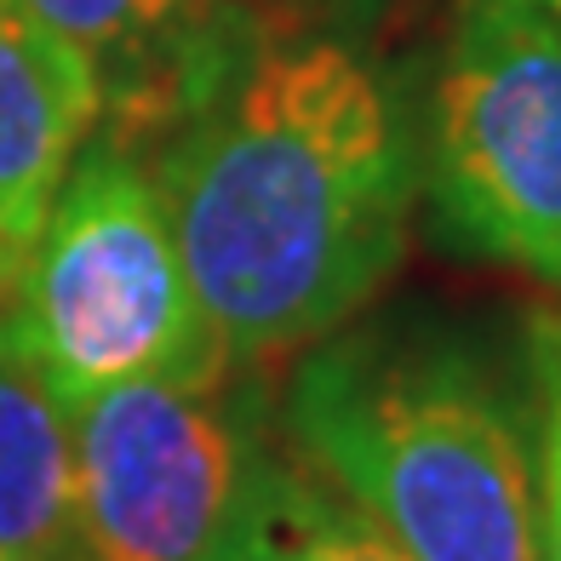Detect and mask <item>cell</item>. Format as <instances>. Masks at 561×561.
I'll use <instances>...</instances> for the list:
<instances>
[{
	"label": "cell",
	"mask_w": 561,
	"mask_h": 561,
	"mask_svg": "<svg viewBox=\"0 0 561 561\" xmlns=\"http://www.w3.org/2000/svg\"><path fill=\"white\" fill-rule=\"evenodd\" d=\"M156 178L229 362L316 350L407 247L419 161L390 87L339 41H275L190 81Z\"/></svg>",
	"instance_id": "6da1fadb"
},
{
	"label": "cell",
	"mask_w": 561,
	"mask_h": 561,
	"mask_svg": "<svg viewBox=\"0 0 561 561\" xmlns=\"http://www.w3.org/2000/svg\"><path fill=\"white\" fill-rule=\"evenodd\" d=\"M287 430L304 465L413 561H545L539 442L458 339L339 327L298 362Z\"/></svg>",
	"instance_id": "7a4b0ae2"
},
{
	"label": "cell",
	"mask_w": 561,
	"mask_h": 561,
	"mask_svg": "<svg viewBox=\"0 0 561 561\" xmlns=\"http://www.w3.org/2000/svg\"><path fill=\"white\" fill-rule=\"evenodd\" d=\"M64 401L121 385H224L156 161L92 133L0 304Z\"/></svg>",
	"instance_id": "3957f363"
},
{
	"label": "cell",
	"mask_w": 561,
	"mask_h": 561,
	"mask_svg": "<svg viewBox=\"0 0 561 561\" xmlns=\"http://www.w3.org/2000/svg\"><path fill=\"white\" fill-rule=\"evenodd\" d=\"M430 190L465 247L561 287V30L522 0H470L458 18Z\"/></svg>",
	"instance_id": "277c9868"
},
{
	"label": "cell",
	"mask_w": 561,
	"mask_h": 561,
	"mask_svg": "<svg viewBox=\"0 0 561 561\" xmlns=\"http://www.w3.org/2000/svg\"><path fill=\"white\" fill-rule=\"evenodd\" d=\"M75 561H224L264 447L218 385H121L69 401Z\"/></svg>",
	"instance_id": "5b68a950"
},
{
	"label": "cell",
	"mask_w": 561,
	"mask_h": 561,
	"mask_svg": "<svg viewBox=\"0 0 561 561\" xmlns=\"http://www.w3.org/2000/svg\"><path fill=\"white\" fill-rule=\"evenodd\" d=\"M104 110V81L81 53L0 7V304Z\"/></svg>",
	"instance_id": "8992f818"
},
{
	"label": "cell",
	"mask_w": 561,
	"mask_h": 561,
	"mask_svg": "<svg viewBox=\"0 0 561 561\" xmlns=\"http://www.w3.org/2000/svg\"><path fill=\"white\" fill-rule=\"evenodd\" d=\"M0 561H75V430L0 310Z\"/></svg>",
	"instance_id": "52a82bcc"
},
{
	"label": "cell",
	"mask_w": 561,
	"mask_h": 561,
	"mask_svg": "<svg viewBox=\"0 0 561 561\" xmlns=\"http://www.w3.org/2000/svg\"><path fill=\"white\" fill-rule=\"evenodd\" d=\"M12 18L30 30L64 41L69 53H81L98 81L110 92L156 87L161 75H190L201 46H207V23L218 0H0Z\"/></svg>",
	"instance_id": "ba28073f"
},
{
	"label": "cell",
	"mask_w": 561,
	"mask_h": 561,
	"mask_svg": "<svg viewBox=\"0 0 561 561\" xmlns=\"http://www.w3.org/2000/svg\"><path fill=\"white\" fill-rule=\"evenodd\" d=\"M224 561H413L362 510H350L321 476L259 458L241 527Z\"/></svg>",
	"instance_id": "9c48e42d"
},
{
	"label": "cell",
	"mask_w": 561,
	"mask_h": 561,
	"mask_svg": "<svg viewBox=\"0 0 561 561\" xmlns=\"http://www.w3.org/2000/svg\"><path fill=\"white\" fill-rule=\"evenodd\" d=\"M539 510L545 561H561V327L539 339Z\"/></svg>",
	"instance_id": "30bf717a"
},
{
	"label": "cell",
	"mask_w": 561,
	"mask_h": 561,
	"mask_svg": "<svg viewBox=\"0 0 561 561\" xmlns=\"http://www.w3.org/2000/svg\"><path fill=\"white\" fill-rule=\"evenodd\" d=\"M522 7H533V12H539V18H550L556 30H561V0H522Z\"/></svg>",
	"instance_id": "8fae6325"
}]
</instances>
